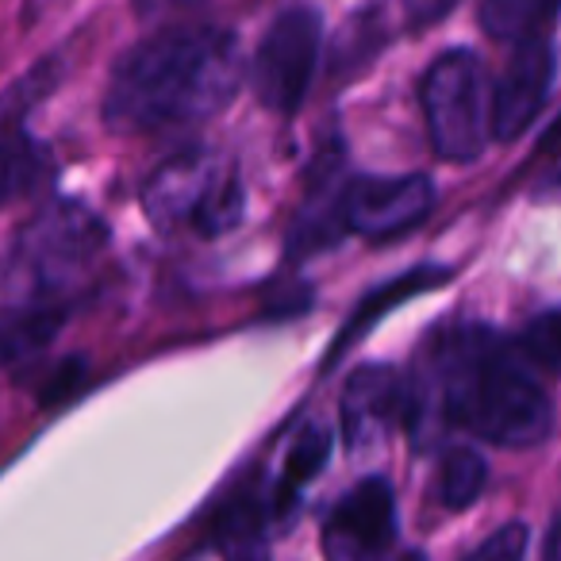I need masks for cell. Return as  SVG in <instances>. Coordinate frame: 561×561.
Segmentation results:
<instances>
[{"label": "cell", "mask_w": 561, "mask_h": 561, "mask_svg": "<svg viewBox=\"0 0 561 561\" xmlns=\"http://www.w3.org/2000/svg\"><path fill=\"white\" fill-rule=\"evenodd\" d=\"M242 85L239 39L224 27H162L116 62L104 119L124 135L201 124Z\"/></svg>", "instance_id": "1"}, {"label": "cell", "mask_w": 561, "mask_h": 561, "mask_svg": "<svg viewBox=\"0 0 561 561\" xmlns=\"http://www.w3.org/2000/svg\"><path fill=\"white\" fill-rule=\"evenodd\" d=\"M438 404L450 423L500 446H535L553 427V404L530 366L481 328L438 346Z\"/></svg>", "instance_id": "2"}, {"label": "cell", "mask_w": 561, "mask_h": 561, "mask_svg": "<svg viewBox=\"0 0 561 561\" xmlns=\"http://www.w3.org/2000/svg\"><path fill=\"white\" fill-rule=\"evenodd\" d=\"M108 227L78 201H55L20 227L16 242L0 265V285L24 305H47L50 293L73 280L101 257Z\"/></svg>", "instance_id": "3"}, {"label": "cell", "mask_w": 561, "mask_h": 561, "mask_svg": "<svg viewBox=\"0 0 561 561\" xmlns=\"http://www.w3.org/2000/svg\"><path fill=\"white\" fill-rule=\"evenodd\" d=\"M142 211L158 231H231L242 216V185L211 150L165 158L142 185Z\"/></svg>", "instance_id": "4"}, {"label": "cell", "mask_w": 561, "mask_h": 561, "mask_svg": "<svg viewBox=\"0 0 561 561\" xmlns=\"http://www.w3.org/2000/svg\"><path fill=\"white\" fill-rule=\"evenodd\" d=\"M431 147L446 162H469L489 142V96L484 73L469 50L435 58L420 85Z\"/></svg>", "instance_id": "5"}, {"label": "cell", "mask_w": 561, "mask_h": 561, "mask_svg": "<svg viewBox=\"0 0 561 561\" xmlns=\"http://www.w3.org/2000/svg\"><path fill=\"white\" fill-rule=\"evenodd\" d=\"M320 12L293 4V9L273 16V24L265 27L262 43H257L254 62H250V85L265 108L277 116L300 112L308 89H312L316 66H320Z\"/></svg>", "instance_id": "6"}, {"label": "cell", "mask_w": 561, "mask_h": 561, "mask_svg": "<svg viewBox=\"0 0 561 561\" xmlns=\"http://www.w3.org/2000/svg\"><path fill=\"white\" fill-rule=\"evenodd\" d=\"M435 208V185L423 173H392V178H354L339 193L343 231L362 239H397L420 227Z\"/></svg>", "instance_id": "7"}, {"label": "cell", "mask_w": 561, "mask_h": 561, "mask_svg": "<svg viewBox=\"0 0 561 561\" xmlns=\"http://www.w3.org/2000/svg\"><path fill=\"white\" fill-rule=\"evenodd\" d=\"M553 70H558V58H553V39L546 32L515 47L512 62L504 66L489 96V139L515 142L535 124L550 101Z\"/></svg>", "instance_id": "8"}, {"label": "cell", "mask_w": 561, "mask_h": 561, "mask_svg": "<svg viewBox=\"0 0 561 561\" xmlns=\"http://www.w3.org/2000/svg\"><path fill=\"white\" fill-rule=\"evenodd\" d=\"M392 535H397L392 489L381 477H366L331 512L323 527V553L328 561H385Z\"/></svg>", "instance_id": "9"}, {"label": "cell", "mask_w": 561, "mask_h": 561, "mask_svg": "<svg viewBox=\"0 0 561 561\" xmlns=\"http://www.w3.org/2000/svg\"><path fill=\"white\" fill-rule=\"evenodd\" d=\"M412 408V381L392 366H362L343 392V431L351 450H374Z\"/></svg>", "instance_id": "10"}, {"label": "cell", "mask_w": 561, "mask_h": 561, "mask_svg": "<svg viewBox=\"0 0 561 561\" xmlns=\"http://www.w3.org/2000/svg\"><path fill=\"white\" fill-rule=\"evenodd\" d=\"M50 173H55V158L39 139H32L20 124L0 131V208L47 188Z\"/></svg>", "instance_id": "11"}, {"label": "cell", "mask_w": 561, "mask_h": 561, "mask_svg": "<svg viewBox=\"0 0 561 561\" xmlns=\"http://www.w3.org/2000/svg\"><path fill=\"white\" fill-rule=\"evenodd\" d=\"M62 328V312L50 305H0V366H20L47 351Z\"/></svg>", "instance_id": "12"}, {"label": "cell", "mask_w": 561, "mask_h": 561, "mask_svg": "<svg viewBox=\"0 0 561 561\" xmlns=\"http://www.w3.org/2000/svg\"><path fill=\"white\" fill-rule=\"evenodd\" d=\"M558 0H484L481 4V27L492 39L523 43L542 35V27L553 20Z\"/></svg>", "instance_id": "13"}, {"label": "cell", "mask_w": 561, "mask_h": 561, "mask_svg": "<svg viewBox=\"0 0 561 561\" xmlns=\"http://www.w3.org/2000/svg\"><path fill=\"white\" fill-rule=\"evenodd\" d=\"M328 458H331V431L323 427V423L300 427V435L293 438V446H289V458H285V473H280V489H277L280 504L297 496L312 477H320Z\"/></svg>", "instance_id": "14"}, {"label": "cell", "mask_w": 561, "mask_h": 561, "mask_svg": "<svg viewBox=\"0 0 561 561\" xmlns=\"http://www.w3.org/2000/svg\"><path fill=\"white\" fill-rule=\"evenodd\" d=\"M484 477H489V466H484L481 454L477 450H450L443 458V466H438L435 492L446 507L461 512V507H469L477 496H481Z\"/></svg>", "instance_id": "15"}, {"label": "cell", "mask_w": 561, "mask_h": 561, "mask_svg": "<svg viewBox=\"0 0 561 561\" xmlns=\"http://www.w3.org/2000/svg\"><path fill=\"white\" fill-rule=\"evenodd\" d=\"M558 312H542L519 339H515V354H519L527 366H538L546 374L558 369Z\"/></svg>", "instance_id": "16"}, {"label": "cell", "mask_w": 561, "mask_h": 561, "mask_svg": "<svg viewBox=\"0 0 561 561\" xmlns=\"http://www.w3.org/2000/svg\"><path fill=\"white\" fill-rule=\"evenodd\" d=\"M523 550H527V527L523 523H507V527L492 530L466 561H523Z\"/></svg>", "instance_id": "17"}, {"label": "cell", "mask_w": 561, "mask_h": 561, "mask_svg": "<svg viewBox=\"0 0 561 561\" xmlns=\"http://www.w3.org/2000/svg\"><path fill=\"white\" fill-rule=\"evenodd\" d=\"M404 4H408L412 27H427V24H435V20H443L458 0H404Z\"/></svg>", "instance_id": "18"}, {"label": "cell", "mask_w": 561, "mask_h": 561, "mask_svg": "<svg viewBox=\"0 0 561 561\" xmlns=\"http://www.w3.org/2000/svg\"><path fill=\"white\" fill-rule=\"evenodd\" d=\"M227 553H231V561H270L262 538H239V542H227Z\"/></svg>", "instance_id": "19"}, {"label": "cell", "mask_w": 561, "mask_h": 561, "mask_svg": "<svg viewBox=\"0 0 561 561\" xmlns=\"http://www.w3.org/2000/svg\"><path fill=\"white\" fill-rule=\"evenodd\" d=\"M546 561H558V527H550L546 535Z\"/></svg>", "instance_id": "20"}, {"label": "cell", "mask_w": 561, "mask_h": 561, "mask_svg": "<svg viewBox=\"0 0 561 561\" xmlns=\"http://www.w3.org/2000/svg\"><path fill=\"white\" fill-rule=\"evenodd\" d=\"M385 561H427L423 553H397V558H385Z\"/></svg>", "instance_id": "21"}]
</instances>
